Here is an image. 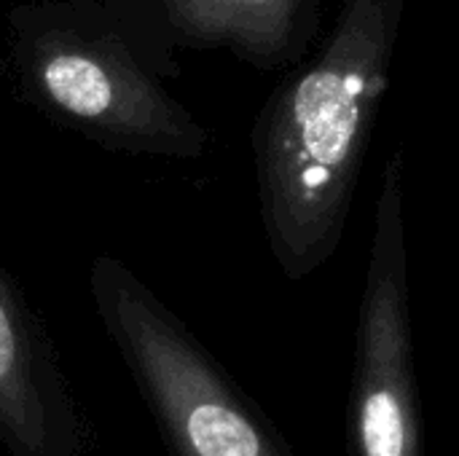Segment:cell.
<instances>
[{
	"mask_svg": "<svg viewBox=\"0 0 459 456\" xmlns=\"http://www.w3.org/2000/svg\"><path fill=\"white\" fill-rule=\"evenodd\" d=\"M406 3L344 0L320 51L290 67L255 118L261 223L290 282L315 274L342 245Z\"/></svg>",
	"mask_w": 459,
	"mask_h": 456,
	"instance_id": "6da1fadb",
	"label": "cell"
},
{
	"mask_svg": "<svg viewBox=\"0 0 459 456\" xmlns=\"http://www.w3.org/2000/svg\"><path fill=\"white\" fill-rule=\"evenodd\" d=\"M13 94L81 137L129 156L202 159L210 132L145 67L100 0H27L3 16Z\"/></svg>",
	"mask_w": 459,
	"mask_h": 456,
	"instance_id": "7a4b0ae2",
	"label": "cell"
},
{
	"mask_svg": "<svg viewBox=\"0 0 459 456\" xmlns=\"http://www.w3.org/2000/svg\"><path fill=\"white\" fill-rule=\"evenodd\" d=\"M89 293L169 456H293L226 368L124 261L97 255Z\"/></svg>",
	"mask_w": 459,
	"mask_h": 456,
	"instance_id": "3957f363",
	"label": "cell"
},
{
	"mask_svg": "<svg viewBox=\"0 0 459 456\" xmlns=\"http://www.w3.org/2000/svg\"><path fill=\"white\" fill-rule=\"evenodd\" d=\"M350 456H425L403 220V153L382 169L350 384Z\"/></svg>",
	"mask_w": 459,
	"mask_h": 456,
	"instance_id": "277c9868",
	"label": "cell"
},
{
	"mask_svg": "<svg viewBox=\"0 0 459 456\" xmlns=\"http://www.w3.org/2000/svg\"><path fill=\"white\" fill-rule=\"evenodd\" d=\"M145 67L164 83L180 75L178 48H226L255 70L301 65L323 0H100Z\"/></svg>",
	"mask_w": 459,
	"mask_h": 456,
	"instance_id": "5b68a950",
	"label": "cell"
},
{
	"mask_svg": "<svg viewBox=\"0 0 459 456\" xmlns=\"http://www.w3.org/2000/svg\"><path fill=\"white\" fill-rule=\"evenodd\" d=\"M0 443L8 456L83 454V419L56 352L3 266Z\"/></svg>",
	"mask_w": 459,
	"mask_h": 456,
	"instance_id": "8992f818",
	"label": "cell"
}]
</instances>
